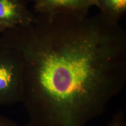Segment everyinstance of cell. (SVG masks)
<instances>
[{"label":"cell","mask_w":126,"mask_h":126,"mask_svg":"<svg viewBox=\"0 0 126 126\" xmlns=\"http://www.w3.org/2000/svg\"><path fill=\"white\" fill-rule=\"evenodd\" d=\"M100 13L114 22L120 20L126 13V0H96Z\"/></svg>","instance_id":"obj_5"},{"label":"cell","mask_w":126,"mask_h":126,"mask_svg":"<svg viewBox=\"0 0 126 126\" xmlns=\"http://www.w3.org/2000/svg\"><path fill=\"white\" fill-rule=\"evenodd\" d=\"M0 126H31L29 123L25 125H21L12 120L6 116L0 114Z\"/></svg>","instance_id":"obj_7"},{"label":"cell","mask_w":126,"mask_h":126,"mask_svg":"<svg viewBox=\"0 0 126 126\" xmlns=\"http://www.w3.org/2000/svg\"><path fill=\"white\" fill-rule=\"evenodd\" d=\"M5 29H7V28L5 26H4L3 25L1 24V23H0V34H1V33H2Z\"/></svg>","instance_id":"obj_8"},{"label":"cell","mask_w":126,"mask_h":126,"mask_svg":"<svg viewBox=\"0 0 126 126\" xmlns=\"http://www.w3.org/2000/svg\"><path fill=\"white\" fill-rule=\"evenodd\" d=\"M35 14L28 8L27 0H0V23L7 29L29 25Z\"/></svg>","instance_id":"obj_4"},{"label":"cell","mask_w":126,"mask_h":126,"mask_svg":"<svg viewBox=\"0 0 126 126\" xmlns=\"http://www.w3.org/2000/svg\"><path fill=\"white\" fill-rule=\"evenodd\" d=\"M23 61L19 53L0 46V107L21 103Z\"/></svg>","instance_id":"obj_2"},{"label":"cell","mask_w":126,"mask_h":126,"mask_svg":"<svg viewBox=\"0 0 126 126\" xmlns=\"http://www.w3.org/2000/svg\"><path fill=\"white\" fill-rule=\"evenodd\" d=\"M106 126H126V111L123 109L117 110Z\"/></svg>","instance_id":"obj_6"},{"label":"cell","mask_w":126,"mask_h":126,"mask_svg":"<svg viewBox=\"0 0 126 126\" xmlns=\"http://www.w3.org/2000/svg\"><path fill=\"white\" fill-rule=\"evenodd\" d=\"M0 46L22 57L31 126H87L126 85V31L100 12L35 14L1 33Z\"/></svg>","instance_id":"obj_1"},{"label":"cell","mask_w":126,"mask_h":126,"mask_svg":"<svg viewBox=\"0 0 126 126\" xmlns=\"http://www.w3.org/2000/svg\"><path fill=\"white\" fill-rule=\"evenodd\" d=\"M35 14L53 16L60 14L85 16L97 7L96 0H31Z\"/></svg>","instance_id":"obj_3"}]
</instances>
